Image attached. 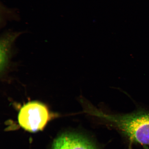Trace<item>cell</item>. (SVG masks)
<instances>
[{"mask_svg": "<svg viewBox=\"0 0 149 149\" xmlns=\"http://www.w3.org/2000/svg\"><path fill=\"white\" fill-rule=\"evenodd\" d=\"M48 108L38 102H28L20 109L18 116L20 125L27 131L35 132L44 129L51 119Z\"/></svg>", "mask_w": 149, "mask_h": 149, "instance_id": "cell-1", "label": "cell"}, {"mask_svg": "<svg viewBox=\"0 0 149 149\" xmlns=\"http://www.w3.org/2000/svg\"><path fill=\"white\" fill-rule=\"evenodd\" d=\"M123 128L130 139L143 145H149V111H137L125 118Z\"/></svg>", "mask_w": 149, "mask_h": 149, "instance_id": "cell-2", "label": "cell"}, {"mask_svg": "<svg viewBox=\"0 0 149 149\" xmlns=\"http://www.w3.org/2000/svg\"><path fill=\"white\" fill-rule=\"evenodd\" d=\"M52 149H97L94 145L83 136L65 133L54 141Z\"/></svg>", "mask_w": 149, "mask_h": 149, "instance_id": "cell-3", "label": "cell"}, {"mask_svg": "<svg viewBox=\"0 0 149 149\" xmlns=\"http://www.w3.org/2000/svg\"><path fill=\"white\" fill-rule=\"evenodd\" d=\"M1 29L5 27L6 25L7 20L18 21L20 19V17L16 9L10 8L1 3Z\"/></svg>", "mask_w": 149, "mask_h": 149, "instance_id": "cell-4", "label": "cell"}]
</instances>
